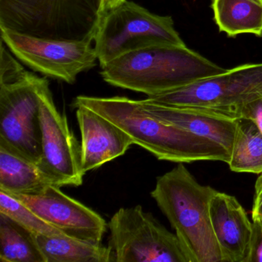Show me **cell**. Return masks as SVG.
<instances>
[{"mask_svg": "<svg viewBox=\"0 0 262 262\" xmlns=\"http://www.w3.org/2000/svg\"><path fill=\"white\" fill-rule=\"evenodd\" d=\"M74 107L82 105L96 112L129 136L159 160L176 163L219 161L228 164L231 153L216 142L168 125L148 115L139 101L122 96L100 98L79 96Z\"/></svg>", "mask_w": 262, "mask_h": 262, "instance_id": "1", "label": "cell"}, {"mask_svg": "<svg viewBox=\"0 0 262 262\" xmlns=\"http://www.w3.org/2000/svg\"><path fill=\"white\" fill-rule=\"evenodd\" d=\"M101 69V76L107 83L148 96L181 88L226 70L187 46H154L135 50Z\"/></svg>", "mask_w": 262, "mask_h": 262, "instance_id": "2", "label": "cell"}, {"mask_svg": "<svg viewBox=\"0 0 262 262\" xmlns=\"http://www.w3.org/2000/svg\"><path fill=\"white\" fill-rule=\"evenodd\" d=\"M217 191L199 183L184 163L158 177L151 191L189 262H223L210 215L211 199Z\"/></svg>", "mask_w": 262, "mask_h": 262, "instance_id": "3", "label": "cell"}, {"mask_svg": "<svg viewBox=\"0 0 262 262\" xmlns=\"http://www.w3.org/2000/svg\"><path fill=\"white\" fill-rule=\"evenodd\" d=\"M44 78L10 53L0 62V144L37 164L41 157L39 90Z\"/></svg>", "mask_w": 262, "mask_h": 262, "instance_id": "4", "label": "cell"}, {"mask_svg": "<svg viewBox=\"0 0 262 262\" xmlns=\"http://www.w3.org/2000/svg\"><path fill=\"white\" fill-rule=\"evenodd\" d=\"M94 43L101 68L135 50L154 46H186L171 16L154 14L127 0L105 13Z\"/></svg>", "mask_w": 262, "mask_h": 262, "instance_id": "5", "label": "cell"}, {"mask_svg": "<svg viewBox=\"0 0 262 262\" xmlns=\"http://www.w3.org/2000/svg\"><path fill=\"white\" fill-rule=\"evenodd\" d=\"M116 262H189L176 234L141 205L121 208L108 223Z\"/></svg>", "mask_w": 262, "mask_h": 262, "instance_id": "6", "label": "cell"}, {"mask_svg": "<svg viewBox=\"0 0 262 262\" xmlns=\"http://www.w3.org/2000/svg\"><path fill=\"white\" fill-rule=\"evenodd\" d=\"M262 97V62L247 63L147 99L173 106L209 108L237 119L244 105Z\"/></svg>", "mask_w": 262, "mask_h": 262, "instance_id": "7", "label": "cell"}, {"mask_svg": "<svg viewBox=\"0 0 262 262\" xmlns=\"http://www.w3.org/2000/svg\"><path fill=\"white\" fill-rule=\"evenodd\" d=\"M0 31L3 42L21 62L53 79L73 84L79 73L97 65L93 39L38 37L4 26Z\"/></svg>", "mask_w": 262, "mask_h": 262, "instance_id": "8", "label": "cell"}, {"mask_svg": "<svg viewBox=\"0 0 262 262\" xmlns=\"http://www.w3.org/2000/svg\"><path fill=\"white\" fill-rule=\"evenodd\" d=\"M39 99L41 157L38 166L56 186H80L85 174L81 144L72 132L67 116L55 105L46 78L39 88Z\"/></svg>", "mask_w": 262, "mask_h": 262, "instance_id": "9", "label": "cell"}, {"mask_svg": "<svg viewBox=\"0 0 262 262\" xmlns=\"http://www.w3.org/2000/svg\"><path fill=\"white\" fill-rule=\"evenodd\" d=\"M10 194L67 235L102 244V237L108 229L105 219L62 192L60 187L50 185L36 194Z\"/></svg>", "mask_w": 262, "mask_h": 262, "instance_id": "10", "label": "cell"}, {"mask_svg": "<svg viewBox=\"0 0 262 262\" xmlns=\"http://www.w3.org/2000/svg\"><path fill=\"white\" fill-rule=\"evenodd\" d=\"M138 101L145 113L158 120L210 139L231 153L237 119L209 108L162 105L147 99Z\"/></svg>", "mask_w": 262, "mask_h": 262, "instance_id": "11", "label": "cell"}, {"mask_svg": "<svg viewBox=\"0 0 262 262\" xmlns=\"http://www.w3.org/2000/svg\"><path fill=\"white\" fill-rule=\"evenodd\" d=\"M75 108L82 136L84 172L93 171L123 156L134 144L128 135L103 116L82 105Z\"/></svg>", "mask_w": 262, "mask_h": 262, "instance_id": "12", "label": "cell"}, {"mask_svg": "<svg viewBox=\"0 0 262 262\" xmlns=\"http://www.w3.org/2000/svg\"><path fill=\"white\" fill-rule=\"evenodd\" d=\"M210 215L223 262H248L252 222L237 199L217 191L211 199Z\"/></svg>", "mask_w": 262, "mask_h": 262, "instance_id": "13", "label": "cell"}, {"mask_svg": "<svg viewBox=\"0 0 262 262\" xmlns=\"http://www.w3.org/2000/svg\"><path fill=\"white\" fill-rule=\"evenodd\" d=\"M50 185L53 182L37 164L0 144V189L10 194H33Z\"/></svg>", "mask_w": 262, "mask_h": 262, "instance_id": "14", "label": "cell"}, {"mask_svg": "<svg viewBox=\"0 0 262 262\" xmlns=\"http://www.w3.org/2000/svg\"><path fill=\"white\" fill-rule=\"evenodd\" d=\"M211 7L219 32L228 37H262V0H212Z\"/></svg>", "mask_w": 262, "mask_h": 262, "instance_id": "15", "label": "cell"}, {"mask_svg": "<svg viewBox=\"0 0 262 262\" xmlns=\"http://www.w3.org/2000/svg\"><path fill=\"white\" fill-rule=\"evenodd\" d=\"M47 262H113L108 246L67 234L47 236L33 234Z\"/></svg>", "mask_w": 262, "mask_h": 262, "instance_id": "16", "label": "cell"}, {"mask_svg": "<svg viewBox=\"0 0 262 262\" xmlns=\"http://www.w3.org/2000/svg\"><path fill=\"white\" fill-rule=\"evenodd\" d=\"M234 172H262V133L251 119L239 118L228 164Z\"/></svg>", "mask_w": 262, "mask_h": 262, "instance_id": "17", "label": "cell"}, {"mask_svg": "<svg viewBox=\"0 0 262 262\" xmlns=\"http://www.w3.org/2000/svg\"><path fill=\"white\" fill-rule=\"evenodd\" d=\"M0 260L47 262L33 234L3 214H0Z\"/></svg>", "mask_w": 262, "mask_h": 262, "instance_id": "18", "label": "cell"}, {"mask_svg": "<svg viewBox=\"0 0 262 262\" xmlns=\"http://www.w3.org/2000/svg\"><path fill=\"white\" fill-rule=\"evenodd\" d=\"M0 214L10 217L13 222L33 234L57 236L65 234L60 230L46 222L20 200L10 193L0 189Z\"/></svg>", "mask_w": 262, "mask_h": 262, "instance_id": "19", "label": "cell"}, {"mask_svg": "<svg viewBox=\"0 0 262 262\" xmlns=\"http://www.w3.org/2000/svg\"><path fill=\"white\" fill-rule=\"evenodd\" d=\"M253 231L248 262H262V217H252Z\"/></svg>", "mask_w": 262, "mask_h": 262, "instance_id": "20", "label": "cell"}, {"mask_svg": "<svg viewBox=\"0 0 262 262\" xmlns=\"http://www.w3.org/2000/svg\"><path fill=\"white\" fill-rule=\"evenodd\" d=\"M239 118L251 119L262 133V97L242 107L237 113V119Z\"/></svg>", "mask_w": 262, "mask_h": 262, "instance_id": "21", "label": "cell"}, {"mask_svg": "<svg viewBox=\"0 0 262 262\" xmlns=\"http://www.w3.org/2000/svg\"><path fill=\"white\" fill-rule=\"evenodd\" d=\"M251 215L252 217H262V172L259 174L256 180Z\"/></svg>", "mask_w": 262, "mask_h": 262, "instance_id": "22", "label": "cell"}, {"mask_svg": "<svg viewBox=\"0 0 262 262\" xmlns=\"http://www.w3.org/2000/svg\"><path fill=\"white\" fill-rule=\"evenodd\" d=\"M124 1L125 0H102V7H101L102 17H103L104 15L107 11L119 5L121 3L124 2Z\"/></svg>", "mask_w": 262, "mask_h": 262, "instance_id": "23", "label": "cell"}]
</instances>
